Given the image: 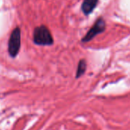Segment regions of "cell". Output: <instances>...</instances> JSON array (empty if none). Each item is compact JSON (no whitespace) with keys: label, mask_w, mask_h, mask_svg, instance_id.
Instances as JSON below:
<instances>
[{"label":"cell","mask_w":130,"mask_h":130,"mask_svg":"<svg viewBox=\"0 0 130 130\" xmlns=\"http://www.w3.org/2000/svg\"><path fill=\"white\" fill-rule=\"evenodd\" d=\"M99 0H84L81 5V10L85 15H89L93 12L98 4Z\"/></svg>","instance_id":"obj_4"},{"label":"cell","mask_w":130,"mask_h":130,"mask_svg":"<svg viewBox=\"0 0 130 130\" xmlns=\"http://www.w3.org/2000/svg\"><path fill=\"white\" fill-rule=\"evenodd\" d=\"M86 70H87V62L85 60L82 59L79 61V63H78L76 77L79 78L81 76H83L84 74V73L86 72Z\"/></svg>","instance_id":"obj_5"},{"label":"cell","mask_w":130,"mask_h":130,"mask_svg":"<svg viewBox=\"0 0 130 130\" xmlns=\"http://www.w3.org/2000/svg\"><path fill=\"white\" fill-rule=\"evenodd\" d=\"M106 29V22L103 18H99L91 28L88 31V32L85 35V36L82 38L81 41L84 43L89 42L90 41L93 40L96 35L103 33Z\"/></svg>","instance_id":"obj_3"},{"label":"cell","mask_w":130,"mask_h":130,"mask_svg":"<svg viewBox=\"0 0 130 130\" xmlns=\"http://www.w3.org/2000/svg\"><path fill=\"white\" fill-rule=\"evenodd\" d=\"M21 47V30L19 27L12 30L8 44V51L12 57H15Z\"/></svg>","instance_id":"obj_2"},{"label":"cell","mask_w":130,"mask_h":130,"mask_svg":"<svg viewBox=\"0 0 130 130\" xmlns=\"http://www.w3.org/2000/svg\"><path fill=\"white\" fill-rule=\"evenodd\" d=\"M33 41L37 45H52L54 39L49 29L45 25L36 27L33 33Z\"/></svg>","instance_id":"obj_1"}]
</instances>
